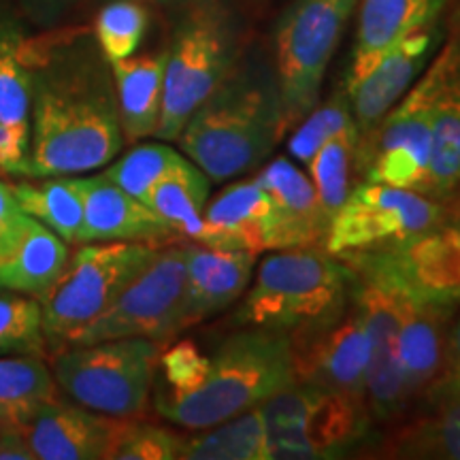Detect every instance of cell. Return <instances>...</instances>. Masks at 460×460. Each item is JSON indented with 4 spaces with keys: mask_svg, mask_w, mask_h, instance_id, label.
Masks as SVG:
<instances>
[{
    "mask_svg": "<svg viewBox=\"0 0 460 460\" xmlns=\"http://www.w3.org/2000/svg\"><path fill=\"white\" fill-rule=\"evenodd\" d=\"M160 245L137 241L84 243L68 258L66 269L41 298L43 332L48 345L62 349L90 326L124 288L139 275Z\"/></svg>",
    "mask_w": 460,
    "mask_h": 460,
    "instance_id": "9c48e42d",
    "label": "cell"
},
{
    "mask_svg": "<svg viewBox=\"0 0 460 460\" xmlns=\"http://www.w3.org/2000/svg\"><path fill=\"white\" fill-rule=\"evenodd\" d=\"M84 233L82 243L137 241L149 245L175 243L169 224L143 200L130 197L105 175L82 177Z\"/></svg>",
    "mask_w": 460,
    "mask_h": 460,
    "instance_id": "ac0fdd59",
    "label": "cell"
},
{
    "mask_svg": "<svg viewBox=\"0 0 460 460\" xmlns=\"http://www.w3.org/2000/svg\"><path fill=\"white\" fill-rule=\"evenodd\" d=\"M360 130H348L324 143L309 163V172L326 220L335 217L352 190V166L358 163Z\"/></svg>",
    "mask_w": 460,
    "mask_h": 460,
    "instance_id": "d6a6232c",
    "label": "cell"
},
{
    "mask_svg": "<svg viewBox=\"0 0 460 460\" xmlns=\"http://www.w3.org/2000/svg\"><path fill=\"white\" fill-rule=\"evenodd\" d=\"M352 303L369 341L367 405L373 418L390 420L410 405L399 354V335L407 298L356 278Z\"/></svg>",
    "mask_w": 460,
    "mask_h": 460,
    "instance_id": "9a60e30c",
    "label": "cell"
},
{
    "mask_svg": "<svg viewBox=\"0 0 460 460\" xmlns=\"http://www.w3.org/2000/svg\"><path fill=\"white\" fill-rule=\"evenodd\" d=\"M197 241L254 254L278 250V216L261 183L239 181L222 190L205 207Z\"/></svg>",
    "mask_w": 460,
    "mask_h": 460,
    "instance_id": "ffe728a7",
    "label": "cell"
},
{
    "mask_svg": "<svg viewBox=\"0 0 460 460\" xmlns=\"http://www.w3.org/2000/svg\"><path fill=\"white\" fill-rule=\"evenodd\" d=\"M292 382L290 335L250 326L209 356L197 386L186 393L158 390L156 411L177 427L203 430L254 410Z\"/></svg>",
    "mask_w": 460,
    "mask_h": 460,
    "instance_id": "3957f363",
    "label": "cell"
},
{
    "mask_svg": "<svg viewBox=\"0 0 460 460\" xmlns=\"http://www.w3.org/2000/svg\"><path fill=\"white\" fill-rule=\"evenodd\" d=\"M149 15L143 0H111L94 20V34L101 54L111 62L135 56L147 32Z\"/></svg>",
    "mask_w": 460,
    "mask_h": 460,
    "instance_id": "d590c367",
    "label": "cell"
},
{
    "mask_svg": "<svg viewBox=\"0 0 460 460\" xmlns=\"http://www.w3.org/2000/svg\"><path fill=\"white\" fill-rule=\"evenodd\" d=\"M209 177L183 158L149 194L147 205L169 224L177 237L197 241L209 200Z\"/></svg>",
    "mask_w": 460,
    "mask_h": 460,
    "instance_id": "f1b7e54d",
    "label": "cell"
},
{
    "mask_svg": "<svg viewBox=\"0 0 460 460\" xmlns=\"http://www.w3.org/2000/svg\"><path fill=\"white\" fill-rule=\"evenodd\" d=\"M356 273L320 247L278 250L258 267L237 322L298 335L329 324L352 305Z\"/></svg>",
    "mask_w": 460,
    "mask_h": 460,
    "instance_id": "277c9868",
    "label": "cell"
},
{
    "mask_svg": "<svg viewBox=\"0 0 460 460\" xmlns=\"http://www.w3.org/2000/svg\"><path fill=\"white\" fill-rule=\"evenodd\" d=\"M356 278L386 288L407 301L456 307L460 303V230L437 226L394 243L339 256Z\"/></svg>",
    "mask_w": 460,
    "mask_h": 460,
    "instance_id": "8fae6325",
    "label": "cell"
},
{
    "mask_svg": "<svg viewBox=\"0 0 460 460\" xmlns=\"http://www.w3.org/2000/svg\"><path fill=\"white\" fill-rule=\"evenodd\" d=\"M456 307L430 303H405L402 314L399 354L402 382L410 401L427 393L444 369L447 331Z\"/></svg>",
    "mask_w": 460,
    "mask_h": 460,
    "instance_id": "cb8c5ba5",
    "label": "cell"
},
{
    "mask_svg": "<svg viewBox=\"0 0 460 460\" xmlns=\"http://www.w3.org/2000/svg\"><path fill=\"white\" fill-rule=\"evenodd\" d=\"M41 301L0 288V356H45Z\"/></svg>",
    "mask_w": 460,
    "mask_h": 460,
    "instance_id": "e575fe53",
    "label": "cell"
},
{
    "mask_svg": "<svg viewBox=\"0 0 460 460\" xmlns=\"http://www.w3.org/2000/svg\"><path fill=\"white\" fill-rule=\"evenodd\" d=\"M430 390H450V393H460V315L454 320V324L447 331V343H446V358L444 369H441L439 377L435 379Z\"/></svg>",
    "mask_w": 460,
    "mask_h": 460,
    "instance_id": "60d3db41",
    "label": "cell"
},
{
    "mask_svg": "<svg viewBox=\"0 0 460 460\" xmlns=\"http://www.w3.org/2000/svg\"><path fill=\"white\" fill-rule=\"evenodd\" d=\"M0 460H37L24 429H0Z\"/></svg>",
    "mask_w": 460,
    "mask_h": 460,
    "instance_id": "7bdbcfd3",
    "label": "cell"
},
{
    "mask_svg": "<svg viewBox=\"0 0 460 460\" xmlns=\"http://www.w3.org/2000/svg\"><path fill=\"white\" fill-rule=\"evenodd\" d=\"M262 460L343 456L369 429L367 401L292 382L262 405Z\"/></svg>",
    "mask_w": 460,
    "mask_h": 460,
    "instance_id": "ba28073f",
    "label": "cell"
},
{
    "mask_svg": "<svg viewBox=\"0 0 460 460\" xmlns=\"http://www.w3.org/2000/svg\"><path fill=\"white\" fill-rule=\"evenodd\" d=\"M286 132L275 71L258 58H241L190 115L177 143L211 181H226L264 163Z\"/></svg>",
    "mask_w": 460,
    "mask_h": 460,
    "instance_id": "7a4b0ae2",
    "label": "cell"
},
{
    "mask_svg": "<svg viewBox=\"0 0 460 460\" xmlns=\"http://www.w3.org/2000/svg\"><path fill=\"white\" fill-rule=\"evenodd\" d=\"M458 60V34L435 56L427 73L358 143L367 181L430 194V137L437 107L452 82Z\"/></svg>",
    "mask_w": 460,
    "mask_h": 460,
    "instance_id": "8992f818",
    "label": "cell"
},
{
    "mask_svg": "<svg viewBox=\"0 0 460 460\" xmlns=\"http://www.w3.org/2000/svg\"><path fill=\"white\" fill-rule=\"evenodd\" d=\"M183 437L169 429L130 420L113 460H180Z\"/></svg>",
    "mask_w": 460,
    "mask_h": 460,
    "instance_id": "74e56055",
    "label": "cell"
},
{
    "mask_svg": "<svg viewBox=\"0 0 460 460\" xmlns=\"http://www.w3.org/2000/svg\"><path fill=\"white\" fill-rule=\"evenodd\" d=\"M24 216L26 214L22 211V207L15 199L13 183L0 180V252L13 239Z\"/></svg>",
    "mask_w": 460,
    "mask_h": 460,
    "instance_id": "b9f144b4",
    "label": "cell"
},
{
    "mask_svg": "<svg viewBox=\"0 0 460 460\" xmlns=\"http://www.w3.org/2000/svg\"><path fill=\"white\" fill-rule=\"evenodd\" d=\"M130 420L92 411L56 396L24 429L37 460H113Z\"/></svg>",
    "mask_w": 460,
    "mask_h": 460,
    "instance_id": "2e32d148",
    "label": "cell"
},
{
    "mask_svg": "<svg viewBox=\"0 0 460 460\" xmlns=\"http://www.w3.org/2000/svg\"><path fill=\"white\" fill-rule=\"evenodd\" d=\"M34 11H41V13H56V11L65 9L66 4L75 3V0H28Z\"/></svg>",
    "mask_w": 460,
    "mask_h": 460,
    "instance_id": "ee69618b",
    "label": "cell"
},
{
    "mask_svg": "<svg viewBox=\"0 0 460 460\" xmlns=\"http://www.w3.org/2000/svg\"><path fill=\"white\" fill-rule=\"evenodd\" d=\"M160 352L163 345L141 337L68 345L56 354L51 373L58 388L77 405L135 420L147 410Z\"/></svg>",
    "mask_w": 460,
    "mask_h": 460,
    "instance_id": "52a82bcc",
    "label": "cell"
},
{
    "mask_svg": "<svg viewBox=\"0 0 460 460\" xmlns=\"http://www.w3.org/2000/svg\"><path fill=\"white\" fill-rule=\"evenodd\" d=\"M68 258L66 241L26 214L13 239L0 252V288L41 301L66 269Z\"/></svg>",
    "mask_w": 460,
    "mask_h": 460,
    "instance_id": "603a6c76",
    "label": "cell"
},
{
    "mask_svg": "<svg viewBox=\"0 0 460 460\" xmlns=\"http://www.w3.org/2000/svg\"><path fill=\"white\" fill-rule=\"evenodd\" d=\"M186 250V314L183 329L224 312L245 295L252 284L258 254L188 241Z\"/></svg>",
    "mask_w": 460,
    "mask_h": 460,
    "instance_id": "d6986e66",
    "label": "cell"
},
{
    "mask_svg": "<svg viewBox=\"0 0 460 460\" xmlns=\"http://www.w3.org/2000/svg\"><path fill=\"white\" fill-rule=\"evenodd\" d=\"M183 160L180 152L163 143H143L132 147L118 163L107 166L102 175L111 180L130 197L147 205L152 190Z\"/></svg>",
    "mask_w": 460,
    "mask_h": 460,
    "instance_id": "836d02e7",
    "label": "cell"
},
{
    "mask_svg": "<svg viewBox=\"0 0 460 460\" xmlns=\"http://www.w3.org/2000/svg\"><path fill=\"white\" fill-rule=\"evenodd\" d=\"M446 4L447 0H362L345 90L358 84L401 39L439 20Z\"/></svg>",
    "mask_w": 460,
    "mask_h": 460,
    "instance_id": "7402d4cb",
    "label": "cell"
},
{
    "mask_svg": "<svg viewBox=\"0 0 460 460\" xmlns=\"http://www.w3.org/2000/svg\"><path fill=\"white\" fill-rule=\"evenodd\" d=\"M429 410L390 437L386 456L460 460V393L430 390Z\"/></svg>",
    "mask_w": 460,
    "mask_h": 460,
    "instance_id": "484cf974",
    "label": "cell"
},
{
    "mask_svg": "<svg viewBox=\"0 0 460 460\" xmlns=\"http://www.w3.org/2000/svg\"><path fill=\"white\" fill-rule=\"evenodd\" d=\"M437 22L401 39L393 49L379 58L377 65L358 84L345 90L362 137L373 132L384 115L407 94V90L427 68L430 56L441 41V28Z\"/></svg>",
    "mask_w": 460,
    "mask_h": 460,
    "instance_id": "e0dca14e",
    "label": "cell"
},
{
    "mask_svg": "<svg viewBox=\"0 0 460 460\" xmlns=\"http://www.w3.org/2000/svg\"><path fill=\"white\" fill-rule=\"evenodd\" d=\"M429 181L430 194H450L460 190V34L456 68L435 113Z\"/></svg>",
    "mask_w": 460,
    "mask_h": 460,
    "instance_id": "1f68e13d",
    "label": "cell"
},
{
    "mask_svg": "<svg viewBox=\"0 0 460 460\" xmlns=\"http://www.w3.org/2000/svg\"><path fill=\"white\" fill-rule=\"evenodd\" d=\"M290 341L295 382L367 401L369 341L354 303L337 320Z\"/></svg>",
    "mask_w": 460,
    "mask_h": 460,
    "instance_id": "5bb4252c",
    "label": "cell"
},
{
    "mask_svg": "<svg viewBox=\"0 0 460 460\" xmlns=\"http://www.w3.org/2000/svg\"><path fill=\"white\" fill-rule=\"evenodd\" d=\"M31 149L11 177L82 175L122 152L111 65L94 34L62 31L31 39Z\"/></svg>",
    "mask_w": 460,
    "mask_h": 460,
    "instance_id": "6da1fadb",
    "label": "cell"
},
{
    "mask_svg": "<svg viewBox=\"0 0 460 460\" xmlns=\"http://www.w3.org/2000/svg\"><path fill=\"white\" fill-rule=\"evenodd\" d=\"M31 37L15 17L0 11V122L31 130Z\"/></svg>",
    "mask_w": 460,
    "mask_h": 460,
    "instance_id": "f546056e",
    "label": "cell"
},
{
    "mask_svg": "<svg viewBox=\"0 0 460 460\" xmlns=\"http://www.w3.org/2000/svg\"><path fill=\"white\" fill-rule=\"evenodd\" d=\"M446 220V209L418 190L367 181L349 190L331 220L324 250L332 256L358 254L424 233Z\"/></svg>",
    "mask_w": 460,
    "mask_h": 460,
    "instance_id": "4fadbf2b",
    "label": "cell"
},
{
    "mask_svg": "<svg viewBox=\"0 0 460 460\" xmlns=\"http://www.w3.org/2000/svg\"><path fill=\"white\" fill-rule=\"evenodd\" d=\"M452 224L460 230V214H456V217H454V222H452Z\"/></svg>",
    "mask_w": 460,
    "mask_h": 460,
    "instance_id": "f6af8a7d",
    "label": "cell"
},
{
    "mask_svg": "<svg viewBox=\"0 0 460 460\" xmlns=\"http://www.w3.org/2000/svg\"><path fill=\"white\" fill-rule=\"evenodd\" d=\"M164 65L166 49L111 62L124 143H137L156 135L163 115Z\"/></svg>",
    "mask_w": 460,
    "mask_h": 460,
    "instance_id": "d4e9b609",
    "label": "cell"
},
{
    "mask_svg": "<svg viewBox=\"0 0 460 460\" xmlns=\"http://www.w3.org/2000/svg\"><path fill=\"white\" fill-rule=\"evenodd\" d=\"M348 130H358L354 119L352 102H349L348 92H337L324 105L318 102L298 122L296 132H292L290 141H288V152L298 163L309 164L324 143H329L337 135Z\"/></svg>",
    "mask_w": 460,
    "mask_h": 460,
    "instance_id": "8d00e7d4",
    "label": "cell"
},
{
    "mask_svg": "<svg viewBox=\"0 0 460 460\" xmlns=\"http://www.w3.org/2000/svg\"><path fill=\"white\" fill-rule=\"evenodd\" d=\"M31 149V130L0 122V171L13 175Z\"/></svg>",
    "mask_w": 460,
    "mask_h": 460,
    "instance_id": "ab89813d",
    "label": "cell"
},
{
    "mask_svg": "<svg viewBox=\"0 0 460 460\" xmlns=\"http://www.w3.org/2000/svg\"><path fill=\"white\" fill-rule=\"evenodd\" d=\"M262 452L264 424L254 407L183 439L180 460H262Z\"/></svg>",
    "mask_w": 460,
    "mask_h": 460,
    "instance_id": "4dcf8cb0",
    "label": "cell"
},
{
    "mask_svg": "<svg viewBox=\"0 0 460 460\" xmlns=\"http://www.w3.org/2000/svg\"><path fill=\"white\" fill-rule=\"evenodd\" d=\"M22 211L54 230L68 245L82 243L84 197L82 177H41L39 181L13 183Z\"/></svg>",
    "mask_w": 460,
    "mask_h": 460,
    "instance_id": "83f0119b",
    "label": "cell"
},
{
    "mask_svg": "<svg viewBox=\"0 0 460 460\" xmlns=\"http://www.w3.org/2000/svg\"><path fill=\"white\" fill-rule=\"evenodd\" d=\"M243 22L230 0H186L166 49L163 115L156 135L177 141L207 96L237 66Z\"/></svg>",
    "mask_w": 460,
    "mask_h": 460,
    "instance_id": "5b68a950",
    "label": "cell"
},
{
    "mask_svg": "<svg viewBox=\"0 0 460 460\" xmlns=\"http://www.w3.org/2000/svg\"><path fill=\"white\" fill-rule=\"evenodd\" d=\"M186 314V250L169 243L124 288L99 318L73 339L85 345L109 339L141 337L166 345L183 329ZM68 348V345H66Z\"/></svg>",
    "mask_w": 460,
    "mask_h": 460,
    "instance_id": "7c38bea8",
    "label": "cell"
},
{
    "mask_svg": "<svg viewBox=\"0 0 460 460\" xmlns=\"http://www.w3.org/2000/svg\"><path fill=\"white\" fill-rule=\"evenodd\" d=\"M56 396L58 384L45 356H0V429H26Z\"/></svg>",
    "mask_w": 460,
    "mask_h": 460,
    "instance_id": "4316f807",
    "label": "cell"
},
{
    "mask_svg": "<svg viewBox=\"0 0 460 460\" xmlns=\"http://www.w3.org/2000/svg\"><path fill=\"white\" fill-rule=\"evenodd\" d=\"M358 0H295L275 26L278 77L286 130L320 102L326 68Z\"/></svg>",
    "mask_w": 460,
    "mask_h": 460,
    "instance_id": "30bf717a",
    "label": "cell"
},
{
    "mask_svg": "<svg viewBox=\"0 0 460 460\" xmlns=\"http://www.w3.org/2000/svg\"><path fill=\"white\" fill-rule=\"evenodd\" d=\"M209 356L199 349L194 341H180L171 345L166 352H160L158 369L163 371L164 393H186L205 377Z\"/></svg>",
    "mask_w": 460,
    "mask_h": 460,
    "instance_id": "f35d334b",
    "label": "cell"
},
{
    "mask_svg": "<svg viewBox=\"0 0 460 460\" xmlns=\"http://www.w3.org/2000/svg\"><path fill=\"white\" fill-rule=\"evenodd\" d=\"M256 181L271 199L278 216V250L324 247L329 220L322 214L314 181L288 158H278L258 172Z\"/></svg>",
    "mask_w": 460,
    "mask_h": 460,
    "instance_id": "44dd1931",
    "label": "cell"
}]
</instances>
